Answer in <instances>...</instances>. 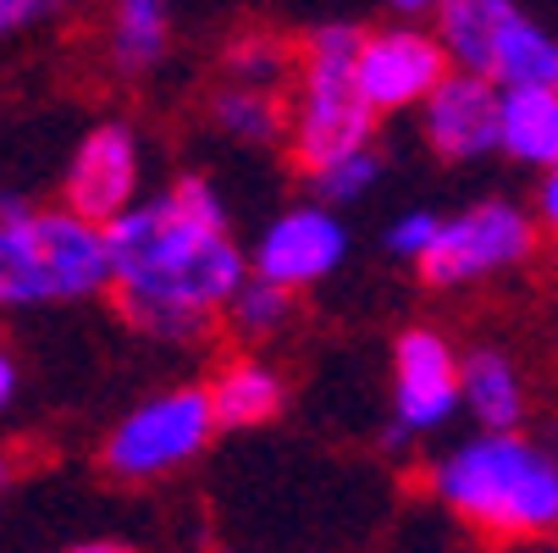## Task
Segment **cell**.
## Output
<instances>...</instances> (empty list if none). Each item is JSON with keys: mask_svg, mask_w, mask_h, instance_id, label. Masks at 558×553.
<instances>
[{"mask_svg": "<svg viewBox=\"0 0 558 553\" xmlns=\"http://www.w3.org/2000/svg\"><path fill=\"white\" fill-rule=\"evenodd\" d=\"M106 255L122 315L155 344L210 338L216 310L244 282V250L227 239V205L205 178H178L167 194L117 211Z\"/></svg>", "mask_w": 558, "mask_h": 553, "instance_id": "1", "label": "cell"}, {"mask_svg": "<svg viewBox=\"0 0 558 553\" xmlns=\"http://www.w3.org/2000/svg\"><path fill=\"white\" fill-rule=\"evenodd\" d=\"M437 498L475 531L525 542L558 531V459L514 432H487L437 465Z\"/></svg>", "mask_w": 558, "mask_h": 553, "instance_id": "2", "label": "cell"}, {"mask_svg": "<svg viewBox=\"0 0 558 553\" xmlns=\"http://www.w3.org/2000/svg\"><path fill=\"white\" fill-rule=\"evenodd\" d=\"M111 288L106 227L77 211L0 216V310L77 304Z\"/></svg>", "mask_w": 558, "mask_h": 553, "instance_id": "3", "label": "cell"}, {"mask_svg": "<svg viewBox=\"0 0 558 553\" xmlns=\"http://www.w3.org/2000/svg\"><path fill=\"white\" fill-rule=\"evenodd\" d=\"M360 39L365 28L354 23H332L315 28L304 45V67H299V111H293V155L315 172L338 161V155L360 149L371 139V100L360 89Z\"/></svg>", "mask_w": 558, "mask_h": 553, "instance_id": "4", "label": "cell"}, {"mask_svg": "<svg viewBox=\"0 0 558 553\" xmlns=\"http://www.w3.org/2000/svg\"><path fill=\"white\" fill-rule=\"evenodd\" d=\"M437 39L448 61L493 77L498 89H520V84L558 89V39L509 0H448Z\"/></svg>", "mask_w": 558, "mask_h": 553, "instance_id": "5", "label": "cell"}, {"mask_svg": "<svg viewBox=\"0 0 558 553\" xmlns=\"http://www.w3.org/2000/svg\"><path fill=\"white\" fill-rule=\"evenodd\" d=\"M216 432L210 416V393L205 387H172L161 399L138 405L106 443V470L122 482H149V477H167V470L189 465L194 454H205Z\"/></svg>", "mask_w": 558, "mask_h": 553, "instance_id": "6", "label": "cell"}, {"mask_svg": "<svg viewBox=\"0 0 558 553\" xmlns=\"http://www.w3.org/2000/svg\"><path fill=\"white\" fill-rule=\"evenodd\" d=\"M531 250H536L531 216L520 205H509V200H487V205H475L464 216H448L415 266H421L426 282L459 288V282H475V277L520 266Z\"/></svg>", "mask_w": 558, "mask_h": 553, "instance_id": "7", "label": "cell"}, {"mask_svg": "<svg viewBox=\"0 0 558 553\" xmlns=\"http://www.w3.org/2000/svg\"><path fill=\"white\" fill-rule=\"evenodd\" d=\"M354 72H360V89H365L371 111H404V106H421L448 77V50L437 34L387 28V34L360 39Z\"/></svg>", "mask_w": 558, "mask_h": 553, "instance_id": "8", "label": "cell"}, {"mask_svg": "<svg viewBox=\"0 0 558 553\" xmlns=\"http://www.w3.org/2000/svg\"><path fill=\"white\" fill-rule=\"evenodd\" d=\"M349 255V232L327 205H299L288 216H277L260 244H255V272L282 282V288H304V282H322L343 266Z\"/></svg>", "mask_w": 558, "mask_h": 553, "instance_id": "9", "label": "cell"}, {"mask_svg": "<svg viewBox=\"0 0 558 553\" xmlns=\"http://www.w3.org/2000/svg\"><path fill=\"white\" fill-rule=\"evenodd\" d=\"M498 122H504V89L482 72H448L426 95V139L448 161H482L498 149Z\"/></svg>", "mask_w": 558, "mask_h": 553, "instance_id": "10", "label": "cell"}, {"mask_svg": "<svg viewBox=\"0 0 558 553\" xmlns=\"http://www.w3.org/2000/svg\"><path fill=\"white\" fill-rule=\"evenodd\" d=\"M138 194V139L122 122L95 128L72 155L66 172V211L89 216V221H111L117 211H128Z\"/></svg>", "mask_w": 558, "mask_h": 553, "instance_id": "11", "label": "cell"}, {"mask_svg": "<svg viewBox=\"0 0 558 553\" xmlns=\"http://www.w3.org/2000/svg\"><path fill=\"white\" fill-rule=\"evenodd\" d=\"M392 405H398V426L404 432H437L459 410V360L437 333L415 327V333L398 338V393H392Z\"/></svg>", "mask_w": 558, "mask_h": 553, "instance_id": "12", "label": "cell"}, {"mask_svg": "<svg viewBox=\"0 0 558 553\" xmlns=\"http://www.w3.org/2000/svg\"><path fill=\"white\" fill-rule=\"evenodd\" d=\"M498 149H509L525 167H558V89L553 84L504 89Z\"/></svg>", "mask_w": 558, "mask_h": 553, "instance_id": "13", "label": "cell"}, {"mask_svg": "<svg viewBox=\"0 0 558 553\" xmlns=\"http://www.w3.org/2000/svg\"><path fill=\"white\" fill-rule=\"evenodd\" d=\"M459 399L475 416L482 432H514L525 416V393H520V371L498 354V349H475L459 365Z\"/></svg>", "mask_w": 558, "mask_h": 553, "instance_id": "14", "label": "cell"}, {"mask_svg": "<svg viewBox=\"0 0 558 553\" xmlns=\"http://www.w3.org/2000/svg\"><path fill=\"white\" fill-rule=\"evenodd\" d=\"M216 426H266L282 410V376L260 360H232L221 376L205 387Z\"/></svg>", "mask_w": 558, "mask_h": 553, "instance_id": "15", "label": "cell"}, {"mask_svg": "<svg viewBox=\"0 0 558 553\" xmlns=\"http://www.w3.org/2000/svg\"><path fill=\"white\" fill-rule=\"evenodd\" d=\"M172 39V17H167V0H117V17H111V61L122 72H149L155 61L167 56Z\"/></svg>", "mask_w": 558, "mask_h": 553, "instance_id": "16", "label": "cell"}, {"mask_svg": "<svg viewBox=\"0 0 558 553\" xmlns=\"http://www.w3.org/2000/svg\"><path fill=\"white\" fill-rule=\"evenodd\" d=\"M216 122L232 133V139H244V144H271L282 133V106L271 89H250V84H227L216 95Z\"/></svg>", "mask_w": 558, "mask_h": 553, "instance_id": "17", "label": "cell"}, {"mask_svg": "<svg viewBox=\"0 0 558 553\" xmlns=\"http://www.w3.org/2000/svg\"><path fill=\"white\" fill-rule=\"evenodd\" d=\"M288 310H293V288L271 282V277H244L238 282V293L227 299V315H232V327L244 333V338H266L288 322Z\"/></svg>", "mask_w": 558, "mask_h": 553, "instance_id": "18", "label": "cell"}, {"mask_svg": "<svg viewBox=\"0 0 558 553\" xmlns=\"http://www.w3.org/2000/svg\"><path fill=\"white\" fill-rule=\"evenodd\" d=\"M288 72H293V56L288 45L266 39V34H250V39H238L227 50V84H250V89H282L288 84Z\"/></svg>", "mask_w": 558, "mask_h": 553, "instance_id": "19", "label": "cell"}, {"mask_svg": "<svg viewBox=\"0 0 558 553\" xmlns=\"http://www.w3.org/2000/svg\"><path fill=\"white\" fill-rule=\"evenodd\" d=\"M310 178H315V189H322V200H327V205H354L360 194H371V189H376V178H381V155H376L371 144H360V149L338 155V161L315 167Z\"/></svg>", "mask_w": 558, "mask_h": 553, "instance_id": "20", "label": "cell"}, {"mask_svg": "<svg viewBox=\"0 0 558 553\" xmlns=\"http://www.w3.org/2000/svg\"><path fill=\"white\" fill-rule=\"evenodd\" d=\"M437 227H442V216H432V211H410V216H398V221L387 227V250H392L398 261H421V255H426V244L437 239Z\"/></svg>", "mask_w": 558, "mask_h": 553, "instance_id": "21", "label": "cell"}, {"mask_svg": "<svg viewBox=\"0 0 558 553\" xmlns=\"http://www.w3.org/2000/svg\"><path fill=\"white\" fill-rule=\"evenodd\" d=\"M56 7H61V0H0V39H7V34H17V28H34V23H45Z\"/></svg>", "mask_w": 558, "mask_h": 553, "instance_id": "22", "label": "cell"}, {"mask_svg": "<svg viewBox=\"0 0 558 553\" xmlns=\"http://www.w3.org/2000/svg\"><path fill=\"white\" fill-rule=\"evenodd\" d=\"M536 216L558 232V167H547V178H542V194H536Z\"/></svg>", "mask_w": 558, "mask_h": 553, "instance_id": "23", "label": "cell"}, {"mask_svg": "<svg viewBox=\"0 0 558 553\" xmlns=\"http://www.w3.org/2000/svg\"><path fill=\"white\" fill-rule=\"evenodd\" d=\"M12 393H17V365H12L7 354H0V410L12 405Z\"/></svg>", "mask_w": 558, "mask_h": 553, "instance_id": "24", "label": "cell"}, {"mask_svg": "<svg viewBox=\"0 0 558 553\" xmlns=\"http://www.w3.org/2000/svg\"><path fill=\"white\" fill-rule=\"evenodd\" d=\"M392 7H398V12H426L432 0H392Z\"/></svg>", "mask_w": 558, "mask_h": 553, "instance_id": "25", "label": "cell"}, {"mask_svg": "<svg viewBox=\"0 0 558 553\" xmlns=\"http://www.w3.org/2000/svg\"><path fill=\"white\" fill-rule=\"evenodd\" d=\"M0 488H7V465H0Z\"/></svg>", "mask_w": 558, "mask_h": 553, "instance_id": "26", "label": "cell"}]
</instances>
